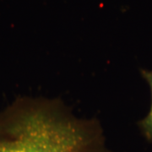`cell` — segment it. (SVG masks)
<instances>
[{
	"mask_svg": "<svg viewBox=\"0 0 152 152\" xmlns=\"http://www.w3.org/2000/svg\"><path fill=\"white\" fill-rule=\"evenodd\" d=\"M141 75L143 78L149 84L151 91V107L150 112L146 117L142 119L140 123V128L141 129L142 134L150 142H152V70H145L141 69Z\"/></svg>",
	"mask_w": 152,
	"mask_h": 152,
	"instance_id": "obj_2",
	"label": "cell"
},
{
	"mask_svg": "<svg viewBox=\"0 0 152 152\" xmlns=\"http://www.w3.org/2000/svg\"><path fill=\"white\" fill-rule=\"evenodd\" d=\"M0 152H111L96 119L76 118L58 100L26 99L0 117Z\"/></svg>",
	"mask_w": 152,
	"mask_h": 152,
	"instance_id": "obj_1",
	"label": "cell"
}]
</instances>
